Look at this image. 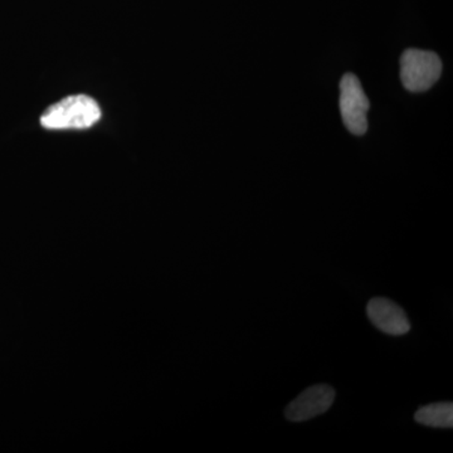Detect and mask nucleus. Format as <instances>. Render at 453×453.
Listing matches in <instances>:
<instances>
[{
  "label": "nucleus",
  "mask_w": 453,
  "mask_h": 453,
  "mask_svg": "<svg viewBox=\"0 0 453 453\" xmlns=\"http://www.w3.org/2000/svg\"><path fill=\"white\" fill-rule=\"evenodd\" d=\"M101 119V109L86 95L68 96L44 111L41 125L49 130L88 129Z\"/></svg>",
  "instance_id": "1"
},
{
  "label": "nucleus",
  "mask_w": 453,
  "mask_h": 453,
  "mask_svg": "<svg viewBox=\"0 0 453 453\" xmlns=\"http://www.w3.org/2000/svg\"><path fill=\"white\" fill-rule=\"evenodd\" d=\"M442 62L431 50L410 49L401 58V80L410 92H425L440 80Z\"/></svg>",
  "instance_id": "2"
},
{
  "label": "nucleus",
  "mask_w": 453,
  "mask_h": 453,
  "mask_svg": "<svg viewBox=\"0 0 453 453\" xmlns=\"http://www.w3.org/2000/svg\"><path fill=\"white\" fill-rule=\"evenodd\" d=\"M371 103L366 97L359 79L353 73H345L340 81V111L345 127L353 135H365L368 130V118Z\"/></svg>",
  "instance_id": "3"
},
{
  "label": "nucleus",
  "mask_w": 453,
  "mask_h": 453,
  "mask_svg": "<svg viewBox=\"0 0 453 453\" xmlns=\"http://www.w3.org/2000/svg\"><path fill=\"white\" fill-rule=\"evenodd\" d=\"M335 401V390L326 384L310 387L286 407L288 421L303 422L329 411Z\"/></svg>",
  "instance_id": "4"
},
{
  "label": "nucleus",
  "mask_w": 453,
  "mask_h": 453,
  "mask_svg": "<svg viewBox=\"0 0 453 453\" xmlns=\"http://www.w3.org/2000/svg\"><path fill=\"white\" fill-rule=\"evenodd\" d=\"M369 320L380 332L401 336L411 330V323L404 310L386 297H374L366 305Z\"/></svg>",
  "instance_id": "5"
},
{
  "label": "nucleus",
  "mask_w": 453,
  "mask_h": 453,
  "mask_svg": "<svg viewBox=\"0 0 453 453\" xmlns=\"http://www.w3.org/2000/svg\"><path fill=\"white\" fill-rule=\"evenodd\" d=\"M417 423L434 428H452L453 404L452 402H441L425 405L414 413Z\"/></svg>",
  "instance_id": "6"
}]
</instances>
